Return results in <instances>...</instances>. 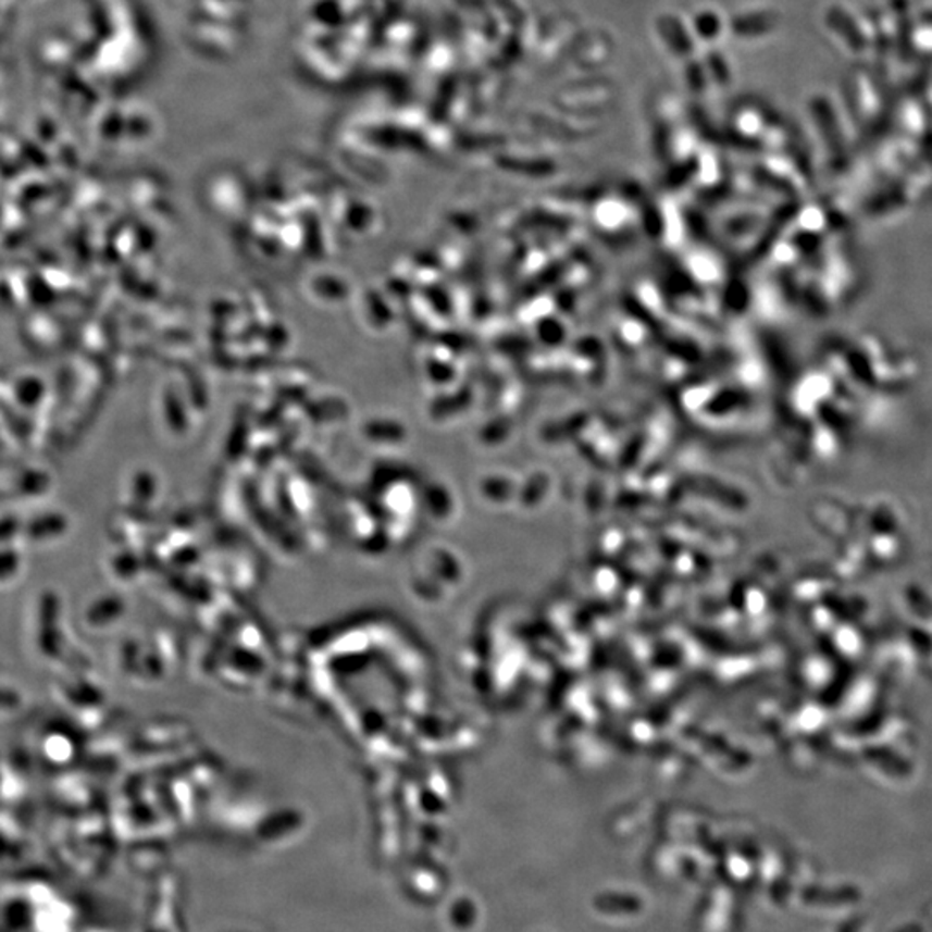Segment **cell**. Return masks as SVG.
Segmentation results:
<instances>
[{
    "label": "cell",
    "mask_w": 932,
    "mask_h": 932,
    "mask_svg": "<svg viewBox=\"0 0 932 932\" xmlns=\"http://www.w3.org/2000/svg\"><path fill=\"white\" fill-rule=\"evenodd\" d=\"M594 907L607 916H637L644 904L636 895L602 893L594 898Z\"/></svg>",
    "instance_id": "6da1fadb"
}]
</instances>
